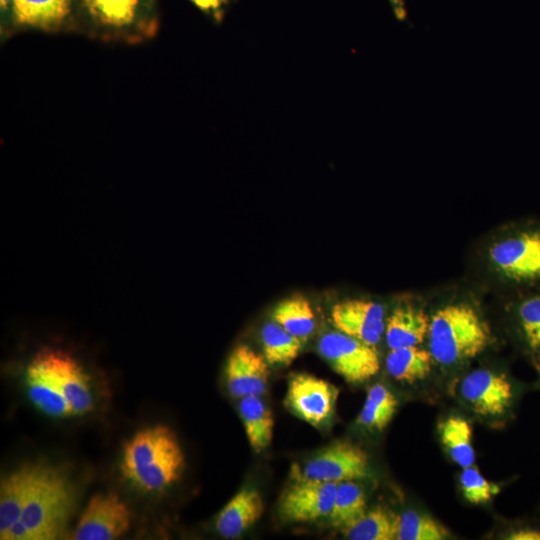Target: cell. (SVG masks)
I'll use <instances>...</instances> for the list:
<instances>
[{
	"mask_svg": "<svg viewBox=\"0 0 540 540\" xmlns=\"http://www.w3.org/2000/svg\"><path fill=\"white\" fill-rule=\"evenodd\" d=\"M13 6L14 0H0L2 25L4 23L5 29L13 26Z\"/></svg>",
	"mask_w": 540,
	"mask_h": 540,
	"instance_id": "cell-33",
	"label": "cell"
},
{
	"mask_svg": "<svg viewBox=\"0 0 540 540\" xmlns=\"http://www.w3.org/2000/svg\"><path fill=\"white\" fill-rule=\"evenodd\" d=\"M75 0H14L13 26L54 33L72 27Z\"/></svg>",
	"mask_w": 540,
	"mask_h": 540,
	"instance_id": "cell-15",
	"label": "cell"
},
{
	"mask_svg": "<svg viewBox=\"0 0 540 540\" xmlns=\"http://www.w3.org/2000/svg\"><path fill=\"white\" fill-rule=\"evenodd\" d=\"M460 394L475 413L489 417L505 414L514 400L509 379L488 369L468 373L461 381Z\"/></svg>",
	"mask_w": 540,
	"mask_h": 540,
	"instance_id": "cell-12",
	"label": "cell"
},
{
	"mask_svg": "<svg viewBox=\"0 0 540 540\" xmlns=\"http://www.w3.org/2000/svg\"><path fill=\"white\" fill-rule=\"evenodd\" d=\"M448 532L434 519L413 511L396 516L397 540H441Z\"/></svg>",
	"mask_w": 540,
	"mask_h": 540,
	"instance_id": "cell-28",
	"label": "cell"
},
{
	"mask_svg": "<svg viewBox=\"0 0 540 540\" xmlns=\"http://www.w3.org/2000/svg\"><path fill=\"white\" fill-rule=\"evenodd\" d=\"M335 328L366 344L375 346L385 332V310L375 301L350 299L335 304L331 310Z\"/></svg>",
	"mask_w": 540,
	"mask_h": 540,
	"instance_id": "cell-13",
	"label": "cell"
},
{
	"mask_svg": "<svg viewBox=\"0 0 540 540\" xmlns=\"http://www.w3.org/2000/svg\"><path fill=\"white\" fill-rule=\"evenodd\" d=\"M213 20L221 22L230 0H188Z\"/></svg>",
	"mask_w": 540,
	"mask_h": 540,
	"instance_id": "cell-31",
	"label": "cell"
},
{
	"mask_svg": "<svg viewBox=\"0 0 540 540\" xmlns=\"http://www.w3.org/2000/svg\"><path fill=\"white\" fill-rule=\"evenodd\" d=\"M433 361L430 351L419 346H408L390 349L385 366L395 380L414 383L427 377Z\"/></svg>",
	"mask_w": 540,
	"mask_h": 540,
	"instance_id": "cell-21",
	"label": "cell"
},
{
	"mask_svg": "<svg viewBox=\"0 0 540 540\" xmlns=\"http://www.w3.org/2000/svg\"><path fill=\"white\" fill-rule=\"evenodd\" d=\"M239 413L250 446L255 452L268 447L273 438L274 419L260 396L240 399Z\"/></svg>",
	"mask_w": 540,
	"mask_h": 540,
	"instance_id": "cell-20",
	"label": "cell"
},
{
	"mask_svg": "<svg viewBox=\"0 0 540 540\" xmlns=\"http://www.w3.org/2000/svg\"><path fill=\"white\" fill-rule=\"evenodd\" d=\"M40 463H26L5 475L0 483V539L20 519Z\"/></svg>",
	"mask_w": 540,
	"mask_h": 540,
	"instance_id": "cell-16",
	"label": "cell"
},
{
	"mask_svg": "<svg viewBox=\"0 0 540 540\" xmlns=\"http://www.w3.org/2000/svg\"><path fill=\"white\" fill-rule=\"evenodd\" d=\"M393 12L398 20L406 18V9L403 0H389Z\"/></svg>",
	"mask_w": 540,
	"mask_h": 540,
	"instance_id": "cell-34",
	"label": "cell"
},
{
	"mask_svg": "<svg viewBox=\"0 0 540 540\" xmlns=\"http://www.w3.org/2000/svg\"><path fill=\"white\" fill-rule=\"evenodd\" d=\"M366 511V499L361 487L353 480L339 482L333 507L328 516L331 525L343 531L360 519Z\"/></svg>",
	"mask_w": 540,
	"mask_h": 540,
	"instance_id": "cell-23",
	"label": "cell"
},
{
	"mask_svg": "<svg viewBox=\"0 0 540 540\" xmlns=\"http://www.w3.org/2000/svg\"><path fill=\"white\" fill-rule=\"evenodd\" d=\"M493 270L514 283L540 280V228L515 231L493 242L488 251Z\"/></svg>",
	"mask_w": 540,
	"mask_h": 540,
	"instance_id": "cell-5",
	"label": "cell"
},
{
	"mask_svg": "<svg viewBox=\"0 0 540 540\" xmlns=\"http://www.w3.org/2000/svg\"><path fill=\"white\" fill-rule=\"evenodd\" d=\"M318 351L332 369L349 383L367 381L380 369L379 356L374 346L337 329L320 338Z\"/></svg>",
	"mask_w": 540,
	"mask_h": 540,
	"instance_id": "cell-7",
	"label": "cell"
},
{
	"mask_svg": "<svg viewBox=\"0 0 540 540\" xmlns=\"http://www.w3.org/2000/svg\"><path fill=\"white\" fill-rule=\"evenodd\" d=\"M263 353L268 364L289 365L300 353L302 340L290 334L275 321L264 324L261 330Z\"/></svg>",
	"mask_w": 540,
	"mask_h": 540,
	"instance_id": "cell-24",
	"label": "cell"
},
{
	"mask_svg": "<svg viewBox=\"0 0 540 540\" xmlns=\"http://www.w3.org/2000/svg\"><path fill=\"white\" fill-rule=\"evenodd\" d=\"M225 376L230 394L235 398L261 396L267 388L269 369L265 357L241 344L228 357Z\"/></svg>",
	"mask_w": 540,
	"mask_h": 540,
	"instance_id": "cell-14",
	"label": "cell"
},
{
	"mask_svg": "<svg viewBox=\"0 0 540 540\" xmlns=\"http://www.w3.org/2000/svg\"><path fill=\"white\" fill-rule=\"evenodd\" d=\"M337 485L301 477L282 494L280 517L287 522H308L329 516Z\"/></svg>",
	"mask_w": 540,
	"mask_h": 540,
	"instance_id": "cell-11",
	"label": "cell"
},
{
	"mask_svg": "<svg viewBox=\"0 0 540 540\" xmlns=\"http://www.w3.org/2000/svg\"><path fill=\"white\" fill-rule=\"evenodd\" d=\"M25 383L31 402L51 417H67L73 411L53 381L32 358L25 370Z\"/></svg>",
	"mask_w": 540,
	"mask_h": 540,
	"instance_id": "cell-19",
	"label": "cell"
},
{
	"mask_svg": "<svg viewBox=\"0 0 540 540\" xmlns=\"http://www.w3.org/2000/svg\"><path fill=\"white\" fill-rule=\"evenodd\" d=\"M369 459L359 446L346 441L335 442L319 451L302 470V478L325 482L357 480L367 476Z\"/></svg>",
	"mask_w": 540,
	"mask_h": 540,
	"instance_id": "cell-9",
	"label": "cell"
},
{
	"mask_svg": "<svg viewBox=\"0 0 540 540\" xmlns=\"http://www.w3.org/2000/svg\"><path fill=\"white\" fill-rule=\"evenodd\" d=\"M520 332L527 346L540 352V294L525 298L517 309Z\"/></svg>",
	"mask_w": 540,
	"mask_h": 540,
	"instance_id": "cell-29",
	"label": "cell"
},
{
	"mask_svg": "<svg viewBox=\"0 0 540 540\" xmlns=\"http://www.w3.org/2000/svg\"><path fill=\"white\" fill-rule=\"evenodd\" d=\"M131 512L114 493H99L88 502L73 533L76 540H112L130 528Z\"/></svg>",
	"mask_w": 540,
	"mask_h": 540,
	"instance_id": "cell-8",
	"label": "cell"
},
{
	"mask_svg": "<svg viewBox=\"0 0 540 540\" xmlns=\"http://www.w3.org/2000/svg\"><path fill=\"white\" fill-rule=\"evenodd\" d=\"M339 390L330 382L309 374H296L289 383L286 404L305 422L318 426L333 415Z\"/></svg>",
	"mask_w": 540,
	"mask_h": 540,
	"instance_id": "cell-10",
	"label": "cell"
},
{
	"mask_svg": "<svg viewBox=\"0 0 540 540\" xmlns=\"http://www.w3.org/2000/svg\"><path fill=\"white\" fill-rule=\"evenodd\" d=\"M428 335L434 361L444 366L474 358L490 342V330L485 321L463 303L438 309L430 322Z\"/></svg>",
	"mask_w": 540,
	"mask_h": 540,
	"instance_id": "cell-4",
	"label": "cell"
},
{
	"mask_svg": "<svg viewBox=\"0 0 540 540\" xmlns=\"http://www.w3.org/2000/svg\"><path fill=\"white\" fill-rule=\"evenodd\" d=\"M261 494L254 488H243L223 507L216 518V530L222 537L240 536L262 516Z\"/></svg>",
	"mask_w": 540,
	"mask_h": 540,
	"instance_id": "cell-17",
	"label": "cell"
},
{
	"mask_svg": "<svg viewBox=\"0 0 540 540\" xmlns=\"http://www.w3.org/2000/svg\"><path fill=\"white\" fill-rule=\"evenodd\" d=\"M459 480L463 496L471 504L488 502L498 490L473 466L463 468Z\"/></svg>",
	"mask_w": 540,
	"mask_h": 540,
	"instance_id": "cell-30",
	"label": "cell"
},
{
	"mask_svg": "<svg viewBox=\"0 0 540 540\" xmlns=\"http://www.w3.org/2000/svg\"><path fill=\"white\" fill-rule=\"evenodd\" d=\"M426 313L412 305L396 307L385 323V338L390 349L421 344L429 332Z\"/></svg>",
	"mask_w": 540,
	"mask_h": 540,
	"instance_id": "cell-18",
	"label": "cell"
},
{
	"mask_svg": "<svg viewBox=\"0 0 540 540\" xmlns=\"http://www.w3.org/2000/svg\"><path fill=\"white\" fill-rule=\"evenodd\" d=\"M87 35L106 42L139 44L155 37V0H75V18Z\"/></svg>",
	"mask_w": 540,
	"mask_h": 540,
	"instance_id": "cell-2",
	"label": "cell"
},
{
	"mask_svg": "<svg viewBox=\"0 0 540 540\" xmlns=\"http://www.w3.org/2000/svg\"><path fill=\"white\" fill-rule=\"evenodd\" d=\"M31 358L53 381L69 403L74 415L90 412L94 407L90 377L79 360L67 349L44 346Z\"/></svg>",
	"mask_w": 540,
	"mask_h": 540,
	"instance_id": "cell-6",
	"label": "cell"
},
{
	"mask_svg": "<svg viewBox=\"0 0 540 540\" xmlns=\"http://www.w3.org/2000/svg\"><path fill=\"white\" fill-rule=\"evenodd\" d=\"M75 488L60 468L39 464V469L17 521L24 531V540L60 538L75 506Z\"/></svg>",
	"mask_w": 540,
	"mask_h": 540,
	"instance_id": "cell-3",
	"label": "cell"
},
{
	"mask_svg": "<svg viewBox=\"0 0 540 540\" xmlns=\"http://www.w3.org/2000/svg\"><path fill=\"white\" fill-rule=\"evenodd\" d=\"M184 466L180 442L165 425L135 433L124 444L120 463L125 479L145 492L164 490L181 477Z\"/></svg>",
	"mask_w": 540,
	"mask_h": 540,
	"instance_id": "cell-1",
	"label": "cell"
},
{
	"mask_svg": "<svg viewBox=\"0 0 540 540\" xmlns=\"http://www.w3.org/2000/svg\"><path fill=\"white\" fill-rule=\"evenodd\" d=\"M507 539L511 540H540V530L524 527L511 532Z\"/></svg>",
	"mask_w": 540,
	"mask_h": 540,
	"instance_id": "cell-32",
	"label": "cell"
},
{
	"mask_svg": "<svg viewBox=\"0 0 540 540\" xmlns=\"http://www.w3.org/2000/svg\"><path fill=\"white\" fill-rule=\"evenodd\" d=\"M439 433L442 444L456 464L462 469L474 464L472 429L465 419L447 418L440 424Z\"/></svg>",
	"mask_w": 540,
	"mask_h": 540,
	"instance_id": "cell-22",
	"label": "cell"
},
{
	"mask_svg": "<svg viewBox=\"0 0 540 540\" xmlns=\"http://www.w3.org/2000/svg\"><path fill=\"white\" fill-rule=\"evenodd\" d=\"M351 540H392L396 537V517L381 507L366 511L354 524L343 530Z\"/></svg>",
	"mask_w": 540,
	"mask_h": 540,
	"instance_id": "cell-27",
	"label": "cell"
},
{
	"mask_svg": "<svg viewBox=\"0 0 540 540\" xmlns=\"http://www.w3.org/2000/svg\"><path fill=\"white\" fill-rule=\"evenodd\" d=\"M273 320L301 340L309 337L315 328L313 309L302 296H292L281 301L273 311Z\"/></svg>",
	"mask_w": 540,
	"mask_h": 540,
	"instance_id": "cell-25",
	"label": "cell"
},
{
	"mask_svg": "<svg viewBox=\"0 0 540 540\" xmlns=\"http://www.w3.org/2000/svg\"><path fill=\"white\" fill-rule=\"evenodd\" d=\"M397 404L396 397L388 388L382 384L373 385L368 390L357 422L366 428L382 431L391 421Z\"/></svg>",
	"mask_w": 540,
	"mask_h": 540,
	"instance_id": "cell-26",
	"label": "cell"
}]
</instances>
